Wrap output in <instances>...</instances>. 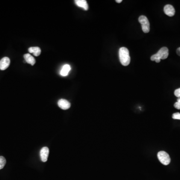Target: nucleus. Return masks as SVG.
<instances>
[{
	"label": "nucleus",
	"mask_w": 180,
	"mask_h": 180,
	"mask_svg": "<svg viewBox=\"0 0 180 180\" xmlns=\"http://www.w3.org/2000/svg\"><path fill=\"white\" fill-rule=\"evenodd\" d=\"M120 61L122 65L127 66L130 63L131 59L129 51L125 47H122L119 50Z\"/></svg>",
	"instance_id": "1"
},
{
	"label": "nucleus",
	"mask_w": 180,
	"mask_h": 180,
	"mask_svg": "<svg viewBox=\"0 0 180 180\" xmlns=\"http://www.w3.org/2000/svg\"><path fill=\"white\" fill-rule=\"evenodd\" d=\"M174 94H175V96L178 97L179 98H180V88L176 90L175 92H174Z\"/></svg>",
	"instance_id": "15"
},
{
	"label": "nucleus",
	"mask_w": 180,
	"mask_h": 180,
	"mask_svg": "<svg viewBox=\"0 0 180 180\" xmlns=\"http://www.w3.org/2000/svg\"><path fill=\"white\" fill-rule=\"evenodd\" d=\"M71 69L69 65H65L60 72V74L62 76H67L68 75L69 72L70 71Z\"/></svg>",
	"instance_id": "12"
},
{
	"label": "nucleus",
	"mask_w": 180,
	"mask_h": 180,
	"mask_svg": "<svg viewBox=\"0 0 180 180\" xmlns=\"http://www.w3.org/2000/svg\"><path fill=\"white\" fill-rule=\"evenodd\" d=\"M139 22L142 25V30L145 33H148L150 31V23L148 19L145 16H141L139 18Z\"/></svg>",
	"instance_id": "4"
},
{
	"label": "nucleus",
	"mask_w": 180,
	"mask_h": 180,
	"mask_svg": "<svg viewBox=\"0 0 180 180\" xmlns=\"http://www.w3.org/2000/svg\"><path fill=\"white\" fill-rule=\"evenodd\" d=\"M173 119H174L180 120V113H176L173 114Z\"/></svg>",
	"instance_id": "14"
},
{
	"label": "nucleus",
	"mask_w": 180,
	"mask_h": 180,
	"mask_svg": "<svg viewBox=\"0 0 180 180\" xmlns=\"http://www.w3.org/2000/svg\"><path fill=\"white\" fill-rule=\"evenodd\" d=\"M174 107H175V108H176V109H178V110H180V103L177 102L176 103H175Z\"/></svg>",
	"instance_id": "16"
},
{
	"label": "nucleus",
	"mask_w": 180,
	"mask_h": 180,
	"mask_svg": "<svg viewBox=\"0 0 180 180\" xmlns=\"http://www.w3.org/2000/svg\"><path fill=\"white\" fill-rule=\"evenodd\" d=\"M58 105L59 107L64 110H68L71 107V104L70 102L68 101L67 100L63 99L59 100V101L58 102Z\"/></svg>",
	"instance_id": "7"
},
{
	"label": "nucleus",
	"mask_w": 180,
	"mask_h": 180,
	"mask_svg": "<svg viewBox=\"0 0 180 180\" xmlns=\"http://www.w3.org/2000/svg\"><path fill=\"white\" fill-rule=\"evenodd\" d=\"M169 56V50L167 47H163L159 50L156 54L151 56V60L152 61H155L156 63L160 62L161 60H164L168 58Z\"/></svg>",
	"instance_id": "2"
},
{
	"label": "nucleus",
	"mask_w": 180,
	"mask_h": 180,
	"mask_svg": "<svg viewBox=\"0 0 180 180\" xmlns=\"http://www.w3.org/2000/svg\"><path fill=\"white\" fill-rule=\"evenodd\" d=\"M164 11L165 14L169 17H173L175 14V10L172 5H166L164 8Z\"/></svg>",
	"instance_id": "8"
},
{
	"label": "nucleus",
	"mask_w": 180,
	"mask_h": 180,
	"mask_svg": "<svg viewBox=\"0 0 180 180\" xmlns=\"http://www.w3.org/2000/svg\"><path fill=\"white\" fill-rule=\"evenodd\" d=\"M28 50H29V52L30 53H33L34 55L35 56H36V57L40 56V54H41V49L39 47H30Z\"/></svg>",
	"instance_id": "11"
},
{
	"label": "nucleus",
	"mask_w": 180,
	"mask_h": 180,
	"mask_svg": "<svg viewBox=\"0 0 180 180\" xmlns=\"http://www.w3.org/2000/svg\"><path fill=\"white\" fill-rule=\"evenodd\" d=\"M6 164V160L3 156H0V170L2 169Z\"/></svg>",
	"instance_id": "13"
},
{
	"label": "nucleus",
	"mask_w": 180,
	"mask_h": 180,
	"mask_svg": "<svg viewBox=\"0 0 180 180\" xmlns=\"http://www.w3.org/2000/svg\"><path fill=\"white\" fill-rule=\"evenodd\" d=\"M177 54L179 56H180V47L177 49Z\"/></svg>",
	"instance_id": "17"
},
{
	"label": "nucleus",
	"mask_w": 180,
	"mask_h": 180,
	"mask_svg": "<svg viewBox=\"0 0 180 180\" xmlns=\"http://www.w3.org/2000/svg\"><path fill=\"white\" fill-rule=\"evenodd\" d=\"M158 158L160 162L164 165H168L171 162V159L168 153L165 151L159 152L158 153Z\"/></svg>",
	"instance_id": "3"
},
{
	"label": "nucleus",
	"mask_w": 180,
	"mask_h": 180,
	"mask_svg": "<svg viewBox=\"0 0 180 180\" xmlns=\"http://www.w3.org/2000/svg\"><path fill=\"white\" fill-rule=\"evenodd\" d=\"M49 154V149L47 147H44L40 151V157L41 160L43 162L47 161Z\"/></svg>",
	"instance_id": "5"
},
{
	"label": "nucleus",
	"mask_w": 180,
	"mask_h": 180,
	"mask_svg": "<svg viewBox=\"0 0 180 180\" xmlns=\"http://www.w3.org/2000/svg\"><path fill=\"white\" fill-rule=\"evenodd\" d=\"M177 102H179V103H180V98H179L178 99V100H177Z\"/></svg>",
	"instance_id": "19"
},
{
	"label": "nucleus",
	"mask_w": 180,
	"mask_h": 180,
	"mask_svg": "<svg viewBox=\"0 0 180 180\" xmlns=\"http://www.w3.org/2000/svg\"><path fill=\"white\" fill-rule=\"evenodd\" d=\"M24 57L25 60L26 62L28 63V64H31L32 66H34L36 63V60H35V58L31 55L29 54H26L24 55Z\"/></svg>",
	"instance_id": "10"
},
{
	"label": "nucleus",
	"mask_w": 180,
	"mask_h": 180,
	"mask_svg": "<svg viewBox=\"0 0 180 180\" xmlns=\"http://www.w3.org/2000/svg\"><path fill=\"white\" fill-rule=\"evenodd\" d=\"M75 2L78 6L83 8L86 11L88 10L89 9L88 4L86 0H76Z\"/></svg>",
	"instance_id": "9"
},
{
	"label": "nucleus",
	"mask_w": 180,
	"mask_h": 180,
	"mask_svg": "<svg viewBox=\"0 0 180 180\" xmlns=\"http://www.w3.org/2000/svg\"><path fill=\"white\" fill-rule=\"evenodd\" d=\"M116 2L117 3H121V2H122V0H116Z\"/></svg>",
	"instance_id": "18"
},
{
	"label": "nucleus",
	"mask_w": 180,
	"mask_h": 180,
	"mask_svg": "<svg viewBox=\"0 0 180 180\" xmlns=\"http://www.w3.org/2000/svg\"><path fill=\"white\" fill-rule=\"evenodd\" d=\"M10 64V60L8 57L2 58L0 61V70H5L8 68Z\"/></svg>",
	"instance_id": "6"
}]
</instances>
